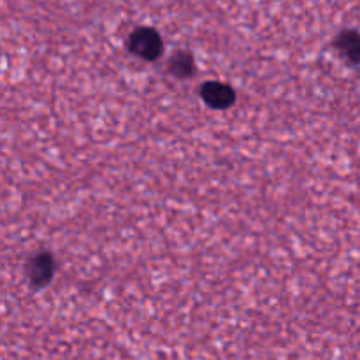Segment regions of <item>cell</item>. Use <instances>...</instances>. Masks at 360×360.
Segmentation results:
<instances>
[{
  "label": "cell",
  "mask_w": 360,
  "mask_h": 360,
  "mask_svg": "<svg viewBox=\"0 0 360 360\" xmlns=\"http://www.w3.org/2000/svg\"><path fill=\"white\" fill-rule=\"evenodd\" d=\"M129 49L144 60H155L162 55V39L153 28H137L129 37Z\"/></svg>",
  "instance_id": "6da1fadb"
},
{
  "label": "cell",
  "mask_w": 360,
  "mask_h": 360,
  "mask_svg": "<svg viewBox=\"0 0 360 360\" xmlns=\"http://www.w3.org/2000/svg\"><path fill=\"white\" fill-rule=\"evenodd\" d=\"M200 95L211 108L217 109L231 108L236 101L234 90L229 84L218 83V81H207L200 90Z\"/></svg>",
  "instance_id": "7a4b0ae2"
},
{
  "label": "cell",
  "mask_w": 360,
  "mask_h": 360,
  "mask_svg": "<svg viewBox=\"0 0 360 360\" xmlns=\"http://www.w3.org/2000/svg\"><path fill=\"white\" fill-rule=\"evenodd\" d=\"M27 273L35 287H44L53 278V273H55V264H53L51 255L49 253H39V255H35L28 262Z\"/></svg>",
  "instance_id": "3957f363"
},
{
  "label": "cell",
  "mask_w": 360,
  "mask_h": 360,
  "mask_svg": "<svg viewBox=\"0 0 360 360\" xmlns=\"http://www.w3.org/2000/svg\"><path fill=\"white\" fill-rule=\"evenodd\" d=\"M336 44L348 63H360V34L350 30L343 32Z\"/></svg>",
  "instance_id": "277c9868"
},
{
  "label": "cell",
  "mask_w": 360,
  "mask_h": 360,
  "mask_svg": "<svg viewBox=\"0 0 360 360\" xmlns=\"http://www.w3.org/2000/svg\"><path fill=\"white\" fill-rule=\"evenodd\" d=\"M169 69L178 77H188L193 72V58L186 51H176L169 62Z\"/></svg>",
  "instance_id": "5b68a950"
}]
</instances>
